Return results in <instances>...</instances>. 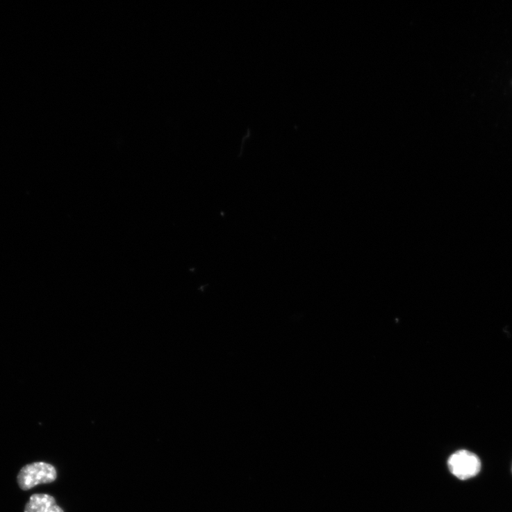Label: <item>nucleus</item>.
<instances>
[{
    "label": "nucleus",
    "instance_id": "2",
    "mask_svg": "<svg viewBox=\"0 0 512 512\" xmlns=\"http://www.w3.org/2000/svg\"><path fill=\"white\" fill-rule=\"evenodd\" d=\"M447 464L452 474L462 480L476 476L481 470L479 459L468 450L456 452L449 457Z\"/></svg>",
    "mask_w": 512,
    "mask_h": 512
},
{
    "label": "nucleus",
    "instance_id": "3",
    "mask_svg": "<svg viewBox=\"0 0 512 512\" xmlns=\"http://www.w3.org/2000/svg\"><path fill=\"white\" fill-rule=\"evenodd\" d=\"M24 512H65L58 506L55 499L46 494H35L30 497Z\"/></svg>",
    "mask_w": 512,
    "mask_h": 512
},
{
    "label": "nucleus",
    "instance_id": "1",
    "mask_svg": "<svg viewBox=\"0 0 512 512\" xmlns=\"http://www.w3.org/2000/svg\"><path fill=\"white\" fill-rule=\"evenodd\" d=\"M56 477L53 465L43 462L34 463L22 468L17 475V483L22 490H28L40 484L53 483Z\"/></svg>",
    "mask_w": 512,
    "mask_h": 512
}]
</instances>
